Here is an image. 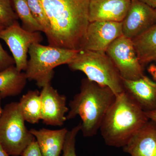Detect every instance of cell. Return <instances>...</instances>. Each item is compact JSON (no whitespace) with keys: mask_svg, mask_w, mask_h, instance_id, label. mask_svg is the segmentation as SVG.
Instances as JSON below:
<instances>
[{"mask_svg":"<svg viewBox=\"0 0 156 156\" xmlns=\"http://www.w3.org/2000/svg\"><path fill=\"white\" fill-rule=\"evenodd\" d=\"M147 4L156 12V0H140Z\"/></svg>","mask_w":156,"mask_h":156,"instance_id":"d4e9b609","label":"cell"},{"mask_svg":"<svg viewBox=\"0 0 156 156\" xmlns=\"http://www.w3.org/2000/svg\"><path fill=\"white\" fill-rule=\"evenodd\" d=\"M21 156H43L36 140L35 139L23 152Z\"/></svg>","mask_w":156,"mask_h":156,"instance_id":"cb8c5ba5","label":"cell"},{"mask_svg":"<svg viewBox=\"0 0 156 156\" xmlns=\"http://www.w3.org/2000/svg\"><path fill=\"white\" fill-rule=\"evenodd\" d=\"M79 50L44 46L40 43L31 45L30 58L25 74L27 80L34 81L39 88L51 83L54 68L68 64L76 57Z\"/></svg>","mask_w":156,"mask_h":156,"instance_id":"5b68a950","label":"cell"},{"mask_svg":"<svg viewBox=\"0 0 156 156\" xmlns=\"http://www.w3.org/2000/svg\"><path fill=\"white\" fill-rule=\"evenodd\" d=\"M131 0H90L89 22L96 21L122 22L128 13Z\"/></svg>","mask_w":156,"mask_h":156,"instance_id":"4fadbf2b","label":"cell"},{"mask_svg":"<svg viewBox=\"0 0 156 156\" xmlns=\"http://www.w3.org/2000/svg\"><path fill=\"white\" fill-rule=\"evenodd\" d=\"M123 149L130 156H156V122L149 120Z\"/></svg>","mask_w":156,"mask_h":156,"instance_id":"5bb4252c","label":"cell"},{"mask_svg":"<svg viewBox=\"0 0 156 156\" xmlns=\"http://www.w3.org/2000/svg\"><path fill=\"white\" fill-rule=\"evenodd\" d=\"M18 19L11 0H0V23L5 27H8Z\"/></svg>","mask_w":156,"mask_h":156,"instance_id":"44dd1931","label":"cell"},{"mask_svg":"<svg viewBox=\"0 0 156 156\" xmlns=\"http://www.w3.org/2000/svg\"><path fill=\"white\" fill-rule=\"evenodd\" d=\"M122 35V22H89L80 50L105 52L110 45Z\"/></svg>","mask_w":156,"mask_h":156,"instance_id":"9c48e42d","label":"cell"},{"mask_svg":"<svg viewBox=\"0 0 156 156\" xmlns=\"http://www.w3.org/2000/svg\"><path fill=\"white\" fill-rule=\"evenodd\" d=\"M145 112L149 119L153 120L156 122V109L153 111Z\"/></svg>","mask_w":156,"mask_h":156,"instance_id":"484cf974","label":"cell"},{"mask_svg":"<svg viewBox=\"0 0 156 156\" xmlns=\"http://www.w3.org/2000/svg\"><path fill=\"white\" fill-rule=\"evenodd\" d=\"M81 129L80 122L71 130L68 131L62 150V156H77L76 151V137Z\"/></svg>","mask_w":156,"mask_h":156,"instance_id":"7402d4cb","label":"cell"},{"mask_svg":"<svg viewBox=\"0 0 156 156\" xmlns=\"http://www.w3.org/2000/svg\"><path fill=\"white\" fill-rule=\"evenodd\" d=\"M68 66L72 70L83 73L89 80L108 87L116 96L124 92L122 79L105 52L80 50Z\"/></svg>","mask_w":156,"mask_h":156,"instance_id":"277c9868","label":"cell"},{"mask_svg":"<svg viewBox=\"0 0 156 156\" xmlns=\"http://www.w3.org/2000/svg\"><path fill=\"white\" fill-rule=\"evenodd\" d=\"M32 14L44 30L46 36L50 32V21L41 0H27Z\"/></svg>","mask_w":156,"mask_h":156,"instance_id":"ffe728a7","label":"cell"},{"mask_svg":"<svg viewBox=\"0 0 156 156\" xmlns=\"http://www.w3.org/2000/svg\"><path fill=\"white\" fill-rule=\"evenodd\" d=\"M123 80H136L144 76L131 39L123 35L115 40L105 52Z\"/></svg>","mask_w":156,"mask_h":156,"instance_id":"52a82bcc","label":"cell"},{"mask_svg":"<svg viewBox=\"0 0 156 156\" xmlns=\"http://www.w3.org/2000/svg\"><path fill=\"white\" fill-rule=\"evenodd\" d=\"M131 40L143 67L152 62L156 63V23L144 33Z\"/></svg>","mask_w":156,"mask_h":156,"instance_id":"2e32d148","label":"cell"},{"mask_svg":"<svg viewBox=\"0 0 156 156\" xmlns=\"http://www.w3.org/2000/svg\"><path fill=\"white\" fill-rule=\"evenodd\" d=\"M5 28V26L0 23V32ZM13 66H15L14 58L4 50L0 43V72Z\"/></svg>","mask_w":156,"mask_h":156,"instance_id":"603a6c76","label":"cell"},{"mask_svg":"<svg viewBox=\"0 0 156 156\" xmlns=\"http://www.w3.org/2000/svg\"><path fill=\"white\" fill-rule=\"evenodd\" d=\"M156 23V12L140 0H131L122 22L123 35L132 39L138 36Z\"/></svg>","mask_w":156,"mask_h":156,"instance_id":"30bf717a","label":"cell"},{"mask_svg":"<svg viewBox=\"0 0 156 156\" xmlns=\"http://www.w3.org/2000/svg\"><path fill=\"white\" fill-rule=\"evenodd\" d=\"M2 98L1 95H0V118H1V115H2L3 109L2 108V107H1V100H2Z\"/></svg>","mask_w":156,"mask_h":156,"instance_id":"83f0119b","label":"cell"},{"mask_svg":"<svg viewBox=\"0 0 156 156\" xmlns=\"http://www.w3.org/2000/svg\"><path fill=\"white\" fill-rule=\"evenodd\" d=\"M0 156H9L0 146Z\"/></svg>","mask_w":156,"mask_h":156,"instance_id":"4316f807","label":"cell"},{"mask_svg":"<svg viewBox=\"0 0 156 156\" xmlns=\"http://www.w3.org/2000/svg\"><path fill=\"white\" fill-rule=\"evenodd\" d=\"M0 38L3 40L11 50L18 71L22 72L27 67V53L31 45L41 43L43 37L40 32H30L20 27L18 21L5 27L0 32Z\"/></svg>","mask_w":156,"mask_h":156,"instance_id":"ba28073f","label":"cell"},{"mask_svg":"<svg viewBox=\"0 0 156 156\" xmlns=\"http://www.w3.org/2000/svg\"><path fill=\"white\" fill-rule=\"evenodd\" d=\"M19 102L6 105L0 118V146L9 156H21L35 139L26 127Z\"/></svg>","mask_w":156,"mask_h":156,"instance_id":"8992f818","label":"cell"},{"mask_svg":"<svg viewBox=\"0 0 156 156\" xmlns=\"http://www.w3.org/2000/svg\"><path fill=\"white\" fill-rule=\"evenodd\" d=\"M41 97V120L43 123L48 126H62L67 120L66 114L69 111L66 106V97L59 94L51 83L42 88Z\"/></svg>","mask_w":156,"mask_h":156,"instance_id":"8fae6325","label":"cell"},{"mask_svg":"<svg viewBox=\"0 0 156 156\" xmlns=\"http://www.w3.org/2000/svg\"><path fill=\"white\" fill-rule=\"evenodd\" d=\"M43 156H59L62 151L68 130L66 128L51 130L46 128L31 129Z\"/></svg>","mask_w":156,"mask_h":156,"instance_id":"9a60e30c","label":"cell"},{"mask_svg":"<svg viewBox=\"0 0 156 156\" xmlns=\"http://www.w3.org/2000/svg\"><path fill=\"white\" fill-rule=\"evenodd\" d=\"M50 21L49 46L80 50L89 25L90 0H41Z\"/></svg>","mask_w":156,"mask_h":156,"instance_id":"6da1fadb","label":"cell"},{"mask_svg":"<svg viewBox=\"0 0 156 156\" xmlns=\"http://www.w3.org/2000/svg\"><path fill=\"white\" fill-rule=\"evenodd\" d=\"M149 120L145 112L124 91L116 96L99 131L106 145L123 147Z\"/></svg>","mask_w":156,"mask_h":156,"instance_id":"7a4b0ae2","label":"cell"},{"mask_svg":"<svg viewBox=\"0 0 156 156\" xmlns=\"http://www.w3.org/2000/svg\"><path fill=\"white\" fill-rule=\"evenodd\" d=\"M12 6L18 18L22 22V27L30 32H42L44 30L32 14L27 0H11Z\"/></svg>","mask_w":156,"mask_h":156,"instance_id":"d6986e66","label":"cell"},{"mask_svg":"<svg viewBox=\"0 0 156 156\" xmlns=\"http://www.w3.org/2000/svg\"><path fill=\"white\" fill-rule=\"evenodd\" d=\"M27 80L25 73L18 71L15 66L0 72V95L2 98L21 93Z\"/></svg>","mask_w":156,"mask_h":156,"instance_id":"e0dca14e","label":"cell"},{"mask_svg":"<svg viewBox=\"0 0 156 156\" xmlns=\"http://www.w3.org/2000/svg\"><path fill=\"white\" fill-rule=\"evenodd\" d=\"M124 91L145 112L156 109V82L144 75L136 80L122 79Z\"/></svg>","mask_w":156,"mask_h":156,"instance_id":"7c38bea8","label":"cell"},{"mask_svg":"<svg viewBox=\"0 0 156 156\" xmlns=\"http://www.w3.org/2000/svg\"><path fill=\"white\" fill-rule=\"evenodd\" d=\"M18 102L24 120L30 124L38 123L41 120V93L37 90L29 91Z\"/></svg>","mask_w":156,"mask_h":156,"instance_id":"ac0fdd59","label":"cell"},{"mask_svg":"<svg viewBox=\"0 0 156 156\" xmlns=\"http://www.w3.org/2000/svg\"><path fill=\"white\" fill-rule=\"evenodd\" d=\"M116 95L108 87L101 86L87 78L82 80L80 92L70 101L67 120L80 117L81 131L85 137L95 136Z\"/></svg>","mask_w":156,"mask_h":156,"instance_id":"3957f363","label":"cell"}]
</instances>
